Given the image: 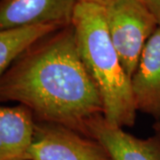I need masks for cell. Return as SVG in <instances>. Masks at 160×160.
<instances>
[{"label": "cell", "mask_w": 160, "mask_h": 160, "mask_svg": "<svg viewBox=\"0 0 160 160\" xmlns=\"http://www.w3.org/2000/svg\"><path fill=\"white\" fill-rule=\"evenodd\" d=\"M16 102L35 121L68 127L87 136L86 124L103 115V104L77 46L72 24L29 46L0 78V102Z\"/></svg>", "instance_id": "obj_1"}, {"label": "cell", "mask_w": 160, "mask_h": 160, "mask_svg": "<svg viewBox=\"0 0 160 160\" xmlns=\"http://www.w3.org/2000/svg\"><path fill=\"white\" fill-rule=\"evenodd\" d=\"M78 0H0V30L71 24Z\"/></svg>", "instance_id": "obj_5"}, {"label": "cell", "mask_w": 160, "mask_h": 160, "mask_svg": "<svg viewBox=\"0 0 160 160\" xmlns=\"http://www.w3.org/2000/svg\"><path fill=\"white\" fill-rule=\"evenodd\" d=\"M71 24L80 57L102 98L104 118L120 127L132 126L137 110L131 78L112 43L103 8L78 2Z\"/></svg>", "instance_id": "obj_2"}, {"label": "cell", "mask_w": 160, "mask_h": 160, "mask_svg": "<svg viewBox=\"0 0 160 160\" xmlns=\"http://www.w3.org/2000/svg\"><path fill=\"white\" fill-rule=\"evenodd\" d=\"M27 160H112L94 139L68 127L35 121Z\"/></svg>", "instance_id": "obj_4"}, {"label": "cell", "mask_w": 160, "mask_h": 160, "mask_svg": "<svg viewBox=\"0 0 160 160\" xmlns=\"http://www.w3.org/2000/svg\"><path fill=\"white\" fill-rule=\"evenodd\" d=\"M142 2L154 16L158 27H160V0H142Z\"/></svg>", "instance_id": "obj_10"}, {"label": "cell", "mask_w": 160, "mask_h": 160, "mask_svg": "<svg viewBox=\"0 0 160 160\" xmlns=\"http://www.w3.org/2000/svg\"><path fill=\"white\" fill-rule=\"evenodd\" d=\"M34 127V116L28 108L0 107V160H27Z\"/></svg>", "instance_id": "obj_8"}, {"label": "cell", "mask_w": 160, "mask_h": 160, "mask_svg": "<svg viewBox=\"0 0 160 160\" xmlns=\"http://www.w3.org/2000/svg\"><path fill=\"white\" fill-rule=\"evenodd\" d=\"M152 127H153V130H154L155 133L160 135V122H155Z\"/></svg>", "instance_id": "obj_12"}, {"label": "cell", "mask_w": 160, "mask_h": 160, "mask_svg": "<svg viewBox=\"0 0 160 160\" xmlns=\"http://www.w3.org/2000/svg\"><path fill=\"white\" fill-rule=\"evenodd\" d=\"M108 0H78V2H82V3H92L95 4L98 6H103Z\"/></svg>", "instance_id": "obj_11"}, {"label": "cell", "mask_w": 160, "mask_h": 160, "mask_svg": "<svg viewBox=\"0 0 160 160\" xmlns=\"http://www.w3.org/2000/svg\"><path fill=\"white\" fill-rule=\"evenodd\" d=\"M102 7L112 43L132 78L158 22L142 0H108Z\"/></svg>", "instance_id": "obj_3"}, {"label": "cell", "mask_w": 160, "mask_h": 160, "mask_svg": "<svg viewBox=\"0 0 160 160\" xmlns=\"http://www.w3.org/2000/svg\"><path fill=\"white\" fill-rule=\"evenodd\" d=\"M131 83L136 110L160 122V27L144 47Z\"/></svg>", "instance_id": "obj_7"}, {"label": "cell", "mask_w": 160, "mask_h": 160, "mask_svg": "<svg viewBox=\"0 0 160 160\" xmlns=\"http://www.w3.org/2000/svg\"><path fill=\"white\" fill-rule=\"evenodd\" d=\"M64 27L59 24H39L0 30V78L14 60L44 36Z\"/></svg>", "instance_id": "obj_9"}, {"label": "cell", "mask_w": 160, "mask_h": 160, "mask_svg": "<svg viewBox=\"0 0 160 160\" xmlns=\"http://www.w3.org/2000/svg\"><path fill=\"white\" fill-rule=\"evenodd\" d=\"M88 137L102 144L112 160H160V135L141 139L98 115L86 124Z\"/></svg>", "instance_id": "obj_6"}]
</instances>
